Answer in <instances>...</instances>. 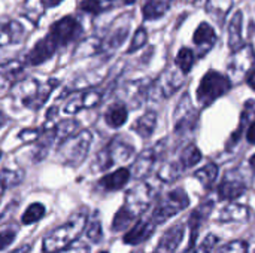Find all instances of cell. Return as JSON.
Segmentation results:
<instances>
[{
	"label": "cell",
	"mask_w": 255,
	"mask_h": 253,
	"mask_svg": "<svg viewBox=\"0 0 255 253\" xmlns=\"http://www.w3.org/2000/svg\"><path fill=\"white\" fill-rule=\"evenodd\" d=\"M87 225V213H75L66 224L55 228L43 239V252L57 253L69 248L84 231Z\"/></svg>",
	"instance_id": "obj_1"
},
{
	"label": "cell",
	"mask_w": 255,
	"mask_h": 253,
	"mask_svg": "<svg viewBox=\"0 0 255 253\" xmlns=\"http://www.w3.org/2000/svg\"><path fill=\"white\" fill-rule=\"evenodd\" d=\"M188 206H190V198H188L187 192L182 188H176V189L167 192L163 198H160L151 218L157 225L164 224L170 218H173L178 213H181L182 210H185Z\"/></svg>",
	"instance_id": "obj_2"
},
{
	"label": "cell",
	"mask_w": 255,
	"mask_h": 253,
	"mask_svg": "<svg viewBox=\"0 0 255 253\" xmlns=\"http://www.w3.org/2000/svg\"><path fill=\"white\" fill-rule=\"evenodd\" d=\"M232 88V82L227 76L215 72V70H211L208 72L200 85H199V89H197V100L206 106V104H211L212 101H215L218 97L224 95L226 92H229V89Z\"/></svg>",
	"instance_id": "obj_3"
},
{
	"label": "cell",
	"mask_w": 255,
	"mask_h": 253,
	"mask_svg": "<svg viewBox=\"0 0 255 253\" xmlns=\"http://www.w3.org/2000/svg\"><path fill=\"white\" fill-rule=\"evenodd\" d=\"M152 198H154V189L148 183H139L127 192L124 206L136 216H139L149 207Z\"/></svg>",
	"instance_id": "obj_4"
},
{
	"label": "cell",
	"mask_w": 255,
	"mask_h": 253,
	"mask_svg": "<svg viewBox=\"0 0 255 253\" xmlns=\"http://www.w3.org/2000/svg\"><path fill=\"white\" fill-rule=\"evenodd\" d=\"M90 143H91V134L88 131H82L78 136L72 137L69 145H64L63 148V157L66 163L72 166L79 164L85 158L90 149Z\"/></svg>",
	"instance_id": "obj_5"
},
{
	"label": "cell",
	"mask_w": 255,
	"mask_h": 253,
	"mask_svg": "<svg viewBox=\"0 0 255 253\" xmlns=\"http://www.w3.org/2000/svg\"><path fill=\"white\" fill-rule=\"evenodd\" d=\"M81 31L79 22L73 16H64L60 21L54 22L51 30H49V37L58 45H66L69 43L76 34Z\"/></svg>",
	"instance_id": "obj_6"
},
{
	"label": "cell",
	"mask_w": 255,
	"mask_h": 253,
	"mask_svg": "<svg viewBox=\"0 0 255 253\" xmlns=\"http://www.w3.org/2000/svg\"><path fill=\"white\" fill-rule=\"evenodd\" d=\"M214 209V201H205L202 203L188 218V228H190V242L185 249V252L191 251L196 245V240L199 237V231L203 225V222L209 218L211 212Z\"/></svg>",
	"instance_id": "obj_7"
},
{
	"label": "cell",
	"mask_w": 255,
	"mask_h": 253,
	"mask_svg": "<svg viewBox=\"0 0 255 253\" xmlns=\"http://www.w3.org/2000/svg\"><path fill=\"white\" fill-rule=\"evenodd\" d=\"M155 228H157V224L152 221V218H140L139 221H136L133 228L124 236L123 242L131 246L142 245L154 234Z\"/></svg>",
	"instance_id": "obj_8"
},
{
	"label": "cell",
	"mask_w": 255,
	"mask_h": 253,
	"mask_svg": "<svg viewBox=\"0 0 255 253\" xmlns=\"http://www.w3.org/2000/svg\"><path fill=\"white\" fill-rule=\"evenodd\" d=\"M184 236H185V225L184 224H176V225L170 227L163 234V237L160 239L157 252L175 253L179 249V246L184 240Z\"/></svg>",
	"instance_id": "obj_9"
},
{
	"label": "cell",
	"mask_w": 255,
	"mask_h": 253,
	"mask_svg": "<svg viewBox=\"0 0 255 253\" xmlns=\"http://www.w3.org/2000/svg\"><path fill=\"white\" fill-rule=\"evenodd\" d=\"M254 60V54H253L251 48L250 46H247V48L242 46L241 49L235 51V54H233V57L230 60V64H229L230 73L235 75L236 78H241L242 75L250 73Z\"/></svg>",
	"instance_id": "obj_10"
},
{
	"label": "cell",
	"mask_w": 255,
	"mask_h": 253,
	"mask_svg": "<svg viewBox=\"0 0 255 253\" xmlns=\"http://www.w3.org/2000/svg\"><path fill=\"white\" fill-rule=\"evenodd\" d=\"M57 49V43L49 37V34L43 39H40L33 48L31 51L28 52L27 55V61L28 64H33V66H39L42 63H45L46 60H49L54 52Z\"/></svg>",
	"instance_id": "obj_11"
},
{
	"label": "cell",
	"mask_w": 255,
	"mask_h": 253,
	"mask_svg": "<svg viewBox=\"0 0 255 253\" xmlns=\"http://www.w3.org/2000/svg\"><path fill=\"white\" fill-rule=\"evenodd\" d=\"M130 176H131L130 170L123 167V169H118L117 171H114L111 174L103 176L99 180V186H102L105 191H118L127 185V182L130 180Z\"/></svg>",
	"instance_id": "obj_12"
},
{
	"label": "cell",
	"mask_w": 255,
	"mask_h": 253,
	"mask_svg": "<svg viewBox=\"0 0 255 253\" xmlns=\"http://www.w3.org/2000/svg\"><path fill=\"white\" fill-rule=\"evenodd\" d=\"M248 218H250V209H248L247 206L232 203V204L226 206V207L220 212L217 221L221 222V224H229V222H247Z\"/></svg>",
	"instance_id": "obj_13"
},
{
	"label": "cell",
	"mask_w": 255,
	"mask_h": 253,
	"mask_svg": "<svg viewBox=\"0 0 255 253\" xmlns=\"http://www.w3.org/2000/svg\"><path fill=\"white\" fill-rule=\"evenodd\" d=\"M247 191V186L244 182L238 179H224L223 183L218 188V197L220 200H236Z\"/></svg>",
	"instance_id": "obj_14"
},
{
	"label": "cell",
	"mask_w": 255,
	"mask_h": 253,
	"mask_svg": "<svg viewBox=\"0 0 255 253\" xmlns=\"http://www.w3.org/2000/svg\"><path fill=\"white\" fill-rule=\"evenodd\" d=\"M193 40H194V43H196L197 46H200L203 51H209V48H211V46L215 43V40H217V34H215L214 28H212L209 24L202 22V24L197 27V30L194 31Z\"/></svg>",
	"instance_id": "obj_15"
},
{
	"label": "cell",
	"mask_w": 255,
	"mask_h": 253,
	"mask_svg": "<svg viewBox=\"0 0 255 253\" xmlns=\"http://www.w3.org/2000/svg\"><path fill=\"white\" fill-rule=\"evenodd\" d=\"M155 152L152 151V149H148V151H143L139 157H137V160H136V163H134V166H133V171H134V176L137 177V179H142V177H145L149 171H151V169H152V166H154V163H155Z\"/></svg>",
	"instance_id": "obj_16"
},
{
	"label": "cell",
	"mask_w": 255,
	"mask_h": 253,
	"mask_svg": "<svg viewBox=\"0 0 255 253\" xmlns=\"http://www.w3.org/2000/svg\"><path fill=\"white\" fill-rule=\"evenodd\" d=\"M127 116H128V112L126 109V106L121 103L112 104L105 113L106 124L112 128H120L121 125H124L127 121Z\"/></svg>",
	"instance_id": "obj_17"
},
{
	"label": "cell",
	"mask_w": 255,
	"mask_h": 253,
	"mask_svg": "<svg viewBox=\"0 0 255 253\" xmlns=\"http://www.w3.org/2000/svg\"><path fill=\"white\" fill-rule=\"evenodd\" d=\"M229 34H230V48L235 51L241 49L244 46V39H242V12L238 10L235 16L232 18L230 27H229Z\"/></svg>",
	"instance_id": "obj_18"
},
{
	"label": "cell",
	"mask_w": 255,
	"mask_h": 253,
	"mask_svg": "<svg viewBox=\"0 0 255 253\" xmlns=\"http://www.w3.org/2000/svg\"><path fill=\"white\" fill-rule=\"evenodd\" d=\"M22 33L24 30L18 22H7L4 25H0V46L19 42Z\"/></svg>",
	"instance_id": "obj_19"
},
{
	"label": "cell",
	"mask_w": 255,
	"mask_h": 253,
	"mask_svg": "<svg viewBox=\"0 0 255 253\" xmlns=\"http://www.w3.org/2000/svg\"><path fill=\"white\" fill-rule=\"evenodd\" d=\"M172 4V0H148L143 6L145 19H157L163 16Z\"/></svg>",
	"instance_id": "obj_20"
},
{
	"label": "cell",
	"mask_w": 255,
	"mask_h": 253,
	"mask_svg": "<svg viewBox=\"0 0 255 253\" xmlns=\"http://www.w3.org/2000/svg\"><path fill=\"white\" fill-rule=\"evenodd\" d=\"M155 124H157V115L154 112H146L143 116H140L136 124L133 125V130L143 139L149 137L155 128Z\"/></svg>",
	"instance_id": "obj_21"
},
{
	"label": "cell",
	"mask_w": 255,
	"mask_h": 253,
	"mask_svg": "<svg viewBox=\"0 0 255 253\" xmlns=\"http://www.w3.org/2000/svg\"><path fill=\"white\" fill-rule=\"evenodd\" d=\"M194 177L205 186V188H211L214 185V182L217 180L218 177V167L214 164V163H209L206 164L205 167L199 169L196 173H194Z\"/></svg>",
	"instance_id": "obj_22"
},
{
	"label": "cell",
	"mask_w": 255,
	"mask_h": 253,
	"mask_svg": "<svg viewBox=\"0 0 255 253\" xmlns=\"http://www.w3.org/2000/svg\"><path fill=\"white\" fill-rule=\"evenodd\" d=\"M136 218H137V216H136L133 212H130L126 206H123V207L115 213L111 228H112V231H123V230H126Z\"/></svg>",
	"instance_id": "obj_23"
},
{
	"label": "cell",
	"mask_w": 255,
	"mask_h": 253,
	"mask_svg": "<svg viewBox=\"0 0 255 253\" xmlns=\"http://www.w3.org/2000/svg\"><path fill=\"white\" fill-rule=\"evenodd\" d=\"M45 9V1L43 0H25L24 1V16L28 18L31 22H37L39 18L42 16Z\"/></svg>",
	"instance_id": "obj_24"
},
{
	"label": "cell",
	"mask_w": 255,
	"mask_h": 253,
	"mask_svg": "<svg viewBox=\"0 0 255 253\" xmlns=\"http://www.w3.org/2000/svg\"><path fill=\"white\" fill-rule=\"evenodd\" d=\"M202 160V152L199 151V148L196 145H188L184 151H182V155H181V166L184 169H191L194 167L197 163H200Z\"/></svg>",
	"instance_id": "obj_25"
},
{
	"label": "cell",
	"mask_w": 255,
	"mask_h": 253,
	"mask_svg": "<svg viewBox=\"0 0 255 253\" xmlns=\"http://www.w3.org/2000/svg\"><path fill=\"white\" fill-rule=\"evenodd\" d=\"M45 206L40 204V203H33L27 207V210L24 212L22 218H21V222L24 225H31V224H36L39 222L43 216H45Z\"/></svg>",
	"instance_id": "obj_26"
},
{
	"label": "cell",
	"mask_w": 255,
	"mask_h": 253,
	"mask_svg": "<svg viewBox=\"0 0 255 253\" xmlns=\"http://www.w3.org/2000/svg\"><path fill=\"white\" fill-rule=\"evenodd\" d=\"M182 170H185V169L181 166V163H169V164H164V166L160 169L158 177H160L163 182L170 183V182H175V180L181 176Z\"/></svg>",
	"instance_id": "obj_27"
},
{
	"label": "cell",
	"mask_w": 255,
	"mask_h": 253,
	"mask_svg": "<svg viewBox=\"0 0 255 253\" xmlns=\"http://www.w3.org/2000/svg\"><path fill=\"white\" fill-rule=\"evenodd\" d=\"M22 64L19 61H10L0 66V81H4L7 84H12V81L21 73Z\"/></svg>",
	"instance_id": "obj_28"
},
{
	"label": "cell",
	"mask_w": 255,
	"mask_h": 253,
	"mask_svg": "<svg viewBox=\"0 0 255 253\" xmlns=\"http://www.w3.org/2000/svg\"><path fill=\"white\" fill-rule=\"evenodd\" d=\"M161 82L164 84V85H161V91H163L164 95L173 94L181 86V84H182V81L178 78V75L173 70L172 72H166L163 75V78H161Z\"/></svg>",
	"instance_id": "obj_29"
},
{
	"label": "cell",
	"mask_w": 255,
	"mask_h": 253,
	"mask_svg": "<svg viewBox=\"0 0 255 253\" xmlns=\"http://www.w3.org/2000/svg\"><path fill=\"white\" fill-rule=\"evenodd\" d=\"M193 64H194V52L190 48H182L176 57V66L185 75L191 70Z\"/></svg>",
	"instance_id": "obj_30"
},
{
	"label": "cell",
	"mask_w": 255,
	"mask_h": 253,
	"mask_svg": "<svg viewBox=\"0 0 255 253\" xmlns=\"http://www.w3.org/2000/svg\"><path fill=\"white\" fill-rule=\"evenodd\" d=\"M22 179V174L19 171H13V170H1L0 171V185L3 188H12L15 185H18Z\"/></svg>",
	"instance_id": "obj_31"
},
{
	"label": "cell",
	"mask_w": 255,
	"mask_h": 253,
	"mask_svg": "<svg viewBox=\"0 0 255 253\" xmlns=\"http://www.w3.org/2000/svg\"><path fill=\"white\" fill-rule=\"evenodd\" d=\"M250 252V245L245 240H233L224 246H221L217 253H248Z\"/></svg>",
	"instance_id": "obj_32"
},
{
	"label": "cell",
	"mask_w": 255,
	"mask_h": 253,
	"mask_svg": "<svg viewBox=\"0 0 255 253\" xmlns=\"http://www.w3.org/2000/svg\"><path fill=\"white\" fill-rule=\"evenodd\" d=\"M78 128V122L75 121H61L58 125H57V130H55V134L60 140H67L73 131Z\"/></svg>",
	"instance_id": "obj_33"
},
{
	"label": "cell",
	"mask_w": 255,
	"mask_h": 253,
	"mask_svg": "<svg viewBox=\"0 0 255 253\" xmlns=\"http://www.w3.org/2000/svg\"><path fill=\"white\" fill-rule=\"evenodd\" d=\"M218 242H220V239L215 234H208L203 239V242L196 248L194 253H212L214 249H215V246L218 245Z\"/></svg>",
	"instance_id": "obj_34"
},
{
	"label": "cell",
	"mask_w": 255,
	"mask_h": 253,
	"mask_svg": "<svg viewBox=\"0 0 255 253\" xmlns=\"http://www.w3.org/2000/svg\"><path fill=\"white\" fill-rule=\"evenodd\" d=\"M87 237L93 243H99L103 239V231H102V224L99 221H93L90 227L87 228Z\"/></svg>",
	"instance_id": "obj_35"
},
{
	"label": "cell",
	"mask_w": 255,
	"mask_h": 253,
	"mask_svg": "<svg viewBox=\"0 0 255 253\" xmlns=\"http://www.w3.org/2000/svg\"><path fill=\"white\" fill-rule=\"evenodd\" d=\"M146 40H148L146 30H145V28H139V30L136 31L133 40H131V45H130V48H128V52H134L136 49L142 48V46L146 43Z\"/></svg>",
	"instance_id": "obj_36"
},
{
	"label": "cell",
	"mask_w": 255,
	"mask_h": 253,
	"mask_svg": "<svg viewBox=\"0 0 255 253\" xmlns=\"http://www.w3.org/2000/svg\"><path fill=\"white\" fill-rule=\"evenodd\" d=\"M15 237H16V233L15 231H10V230L1 231L0 233V251H3L7 246H10L13 243Z\"/></svg>",
	"instance_id": "obj_37"
},
{
	"label": "cell",
	"mask_w": 255,
	"mask_h": 253,
	"mask_svg": "<svg viewBox=\"0 0 255 253\" xmlns=\"http://www.w3.org/2000/svg\"><path fill=\"white\" fill-rule=\"evenodd\" d=\"M79 7L85 12L97 13L102 9V3H100V0H82Z\"/></svg>",
	"instance_id": "obj_38"
},
{
	"label": "cell",
	"mask_w": 255,
	"mask_h": 253,
	"mask_svg": "<svg viewBox=\"0 0 255 253\" xmlns=\"http://www.w3.org/2000/svg\"><path fill=\"white\" fill-rule=\"evenodd\" d=\"M82 101H84V107H93L100 101V94L99 92H87L82 94Z\"/></svg>",
	"instance_id": "obj_39"
},
{
	"label": "cell",
	"mask_w": 255,
	"mask_h": 253,
	"mask_svg": "<svg viewBox=\"0 0 255 253\" xmlns=\"http://www.w3.org/2000/svg\"><path fill=\"white\" fill-rule=\"evenodd\" d=\"M40 136V133L37 130H33V128H28V130H22L19 133V139L24 140V142H31L34 139H37Z\"/></svg>",
	"instance_id": "obj_40"
},
{
	"label": "cell",
	"mask_w": 255,
	"mask_h": 253,
	"mask_svg": "<svg viewBox=\"0 0 255 253\" xmlns=\"http://www.w3.org/2000/svg\"><path fill=\"white\" fill-rule=\"evenodd\" d=\"M90 252V249L87 248V246H75V248H66V249H63V251H60V252L57 253H88Z\"/></svg>",
	"instance_id": "obj_41"
},
{
	"label": "cell",
	"mask_w": 255,
	"mask_h": 253,
	"mask_svg": "<svg viewBox=\"0 0 255 253\" xmlns=\"http://www.w3.org/2000/svg\"><path fill=\"white\" fill-rule=\"evenodd\" d=\"M247 139L250 143H255V121L250 125L248 128V133H247Z\"/></svg>",
	"instance_id": "obj_42"
},
{
	"label": "cell",
	"mask_w": 255,
	"mask_h": 253,
	"mask_svg": "<svg viewBox=\"0 0 255 253\" xmlns=\"http://www.w3.org/2000/svg\"><path fill=\"white\" fill-rule=\"evenodd\" d=\"M247 82H248V85L255 89V69H251L250 70V73H248V76H247Z\"/></svg>",
	"instance_id": "obj_43"
},
{
	"label": "cell",
	"mask_w": 255,
	"mask_h": 253,
	"mask_svg": "<svg viewBox=\"0 0 255 253\" xmlns=\"http://www.w3.org/2000/svg\"><path fill=\"white\" fill-rule=\"evenodd\" d=\"M30 251H31V246H30V245H24V246H21V248L12 251L10 253H28Z\"/></svg>",
	"instance_id": "obj_44"
},
{
	"label": "cell",
	"mask_w": 255,
	"mask_h": 253,
	"mask_svg": "<svg viewBox=\"0 0 255 253\" xmlns=\"http://www.w3.org/2000/svg\"><path fill=\"white\" fill-rule=\"evenodd\" d=\"M43 1H45L46 7H52V6H57L58 3H61V0H43Z\"/></svg>",
	"instance_id": "obj_45"
},
{
	"label": "cell",
	"mask_w": 255,
	"mask_h": 253,
	"mask_svg": "<svg viewBox=\"0 0 255 253\" xmlns=\"http://www.w3.org/2000/svg\"><path fill=\"white\" fill-rule=\"evenodd\" d=\"M7 124V118H6V115L0 110V127H3V125H6Z\"/></svg>",
	"instance_id": "obj_46"
},
{
	"label": "cell",
	"mask_w": 255,
	"mask_h": 253,
	"mask_svg": "<svg viewBox=\"0 0 255 253\" xmlns=\"http://www.w3.org/2000/svg\"><path fill=\"white\" fill-rule=\"evenodd\" d=\"M250 166H251V167L255 170V154L251 157V158H250Z\"/></svg>",
	"instance_id": "obj_47"
},
{
	"label": "cell",
	"mask_w": 255,
	"mask_h": 253,
	"mask_svg": "<svg viewBox=\"0 0 255 253\" xmlns=\"http://www.w3.org/2000/svg\"><path fill=\"white\" fill-rule=\"evenodd\" d=\"M133 253H145V252H143V251H140V249H139V251H134V252H133Z\"/></svg>",
	"instance_id": "obj_48"
},
{
	"label": "cell",
	"mask_w": 255,
	"mask_h": 253,
	"mask_svg": "<svg viewBox=\"0 0 255 253\" xmlns=\"http://www.w3.org/2000/svg\"><path fill=\"white\" fill-rule=\"evenodd\" d=\"M0 158H1V151H0Z\"/></svg>",
	"instance_id": "obj_49"
},
{
	"label": "cell",
	"mask_w": 255,
	"mask_h": 253,
	"mask_svg": "<svg viewBox=\"0 0 255 253\" xmlns=\"http://www.w3.org/2000/svg\"><path fill=\"white\" fill-rule=\"evenodd\" d=\"M154 253H160V252H157V251H155V252H154Z\"/></svg>",
	"instance_id": "obj_50"
},
{
	"label": "cell",
	"mask_w": 255,
	"mask_h": 253,
	"mask_svg": "<svg viewBox=\"0 0 255 253\" xmlns=\"http://www.w3.org/2000/svg\"><path fill=\"white\" fill-rule=\"evenodd\" d=\"M100 253H108V252H100Z\"/></svg>",
	"instance_id": "obj_51"
},
{
	"label": "cell",
	"mask_w": 255,
	"mask_h": 253,
	"mask_svg": "<svg viewBox=\"0 0 255 253\" xmlns=\"http://www.w3.org/2000/svg\"><path fill=\"white\" fill-rule=\"evenodd\" d=\"M0 219H1V218H0Z\"/></svg>",
	"instance_id": "obj_52"
}]
</instances>
